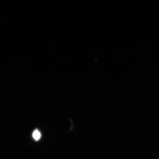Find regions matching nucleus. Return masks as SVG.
<instances>
[{"mask_svg":"<svg viewBox=\"0 0 159 159\" xmlns=\"http://www.w3.org/2000/svg\"><path fill=\"white\" fill-rule=\"evenodd\" d=\"M33 139L37 141L39 140L41 138V134L40 132L38 130H35L34 131V132L32 134Z\"/></svg>","mask_w":159,"mask_h":159,"instance_id":"1","label":"nucleus"}]
</instances>
